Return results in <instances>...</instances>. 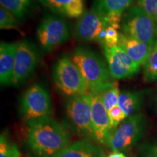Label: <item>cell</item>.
<instances>
[{
    "mask_svg": "<svg viewBox=\"0 0 157 157\" xmlns=\"http://www.w3.org/2000/svg\"><path fill=\"white\" fill-rule=\"evenodd\" d=\"M27 123L26 144L34 157H56L69 146L67 129L50 117Z\"/></svg>",
    "mask_w": 157,
    "mask_h": 157,
    "instance_id": "cell-1",
    "label": "cell"
},
{
    "mask_svg": "<svg viewBox=\"0 0 157 157\" xmlns=\"http://www.w3.org/2000/svg\"><path fill=\"white\" fill-rule=\"evenodd\" d=\"M71 58L79 69L90 93L98 91L113 82L105 63L99 55L90 49L76 48Z\"/></svg>",
    "mask_w": 157,
    "mask_h": 157,
    "instance_id": "cell-2",
    "label": "cell"
},
{
    "mask_svg": "<svg viewBox=\"0 0 157 157\" xmlns=\"http://www.w3.org/2000/svg\"><path fill=\"white\" fill-rule=\"evenodd\" d=\"M52 78L57 89L68 98L90 93L79 69L68 56H63L57 60Z\"/></svg>",
    "mask_w": 157,
    "mask_h": 157,
    "instance_id": "cell-3",
    "label": "cell"
},
{
    "mask_svg": "<svg viewBox=\"0 0 157 157\" xmlns=\"http://www.w3.org/2000/svg\"><path fill=\"white\" fill-rule=\"evenodd\" d=\"M122 34L154 47L156 42L157 23L140 7H132L123 15Z\"/></svg>",
    "mask_w": 157,
    "mask_h": 157,
    "instance_id": "cell-4",
    "label": "cell"
},
{
    "mask_svg": "<svg viewBox=\"0 0 157 157\" xmlns=\"http://www.w3.org/2000/svg\"><path fill=\"white\" fill-rule=\"evenodd\" d=\"M146 127L145 117L135 113L122 121L110 133L106 146L113 151H126L142 137Z\"/></svg>",
    "mask_w": 157,
    "mask_h": 157,
    "instance_id": "cell-5",
    "label": "cell"
},
{
    "mask_svg": "<svg viewBox=\"0 0 157 157\" xmlns=\"http://www.w3.org/2000/svg\"><path fill=\"white\" fill-rule=\"evenodd\" d=\"M66 112L76 134L80 137L93 140L90 93L68 98L66 105Z\"/></svg>",
    "mask_w": 157,
    "mask_h": 157,
    "instance_id": "cell-6",
    "label": "cell"
},
{
    "mask_svg": "<svg viewBox=\"0 0 157 157\" xmlns=\"http://www.w3.org/2000/svg\"><path fill=\"white\" fill-rule=\"evenodd\" d=\"M52 101L46 88L35 84L25 91L21 101V117L27 122L50 117Z\"/></svg>",
    "mask_w": 157,
    "mask_h": 157,
    "instance_id": "cell-7",
    "label": "cell"
},
{
    "mask_svg": "<svg viewBox=\"0 0 157 157\" xmlns=\"http://www.w3.org/2000/svg\"><path fill=\"white\" fill-rule=\"evenodd\" d=\"M36 34L42 48L50 52L68 40L70 36L69 26L63 17L48 15L39 25Z\"/></svg>",
    "mask_w": 157,
    "mask_h": 157,
    "instance_id": "cell-8",
    "label": "cell"
},
{
    "mask_svg": "<svg viewBox=\"0 0 157 157\" xmlns=\"http://www.w3.org/2000/svg\"><path fill=\"white\" fill-rule=\"evenodd\" d=\"M39 52L36 46L29 40L17 42L12 84L20 86L34 73L39 62Z\"/></svg>",
    "mask_w": 157,
    "mask_h": 157,
    "instance_id": "cell-9",
    "label": "cell"
},
{
    "mask_svg": "<svg viewBox=\"0 0 157 157\" xmlns=\"http://www.w3.org/2000/svg\"><path fill=\"white\" fill-rule=\"evenodd\" d=\"M103 51L110 74L116 79L130 78L140 71V65L135 63L119 45L104 48Z\"/></svg>",
    "mask_w": 157,
    "mask_h": 157,
    "instance_id": "cell-10",
    "label": "cell"
},
{
    "mask_svg": "<svg viewBox=\"0 0 157 157\" xmlns=\"http://www.w3.org/2000/svg\"><path fill=\"white\" fill-rule=\"evenodd\" d=\"M109 26L105 17L93 9L84 12L75 26V36L84 42H98L103 29Z\"/></svg>",
    "mask_w": 157,
    "mask_h": 157,
    "instance_id": "cell-11",
    "label": "cell"
},
{
    "mask_svg": "<svg viewBox=\"0 0 157 157\" xmlns=\"http://www.w3.org/2000/svg\"><path fill=\"white\" fill-rule=\"evenodd\" d=\"M90 95L92 98L93 140L100 144L106 145L110 133L112 131L109 112L104 106L98 92H92Z\"/></svg>",
    "mask_w": 157,
    "mask_h": 157,
    "instance_id": "cell-12",
    "label": "cell"
},
{
    "mask_svg": "<svg viewBox=\"0 0 157 157\" xmlns=\"http://www.w3.org/2000/svg\"><path fill=\"white\" fill-rule=\"evenodd\" d=\"M17 43L1 42L0 45V82L2 85H10L13 82V71Z\"/></svg>",
    "mask_w": 157,
    "mask_h": 157,
    "instance_id": "cell-13",
    "label": "cell"
},
{
    "mask_svg": "<svg viewBox=\"0 0 157 157\" xmlns=\"http://www.w3.org/2000/svg\"><path fill=\"white\" fill-rule=\"evenodd\" d=\"M119 45L127 55L140 66H144L150 56L153 47L136 39L120 34Z\"/></svg>",
    "mask_w": 157,
    "mask_h": 157,
    "instance_id": "cell-14",
    "label": "cell"
},
{
    "mask_svg": "<svg viewBox=\"0 0 157 157\" xmlns=\"http://www.w3.org/2000/svg\"><path fill=\"white\" fill-rule=\"evenodd\" d=\"M43 5L71 18L79 17L84 12V0H39Z\"/></svg>",
    "mask_w": 157,
    "mask_h": 157,
    "instance_id": "cell-15",
    "label": "cell"
},
{
    "mask_svg": "<svg viewBox=\"0 0 157 157\" xmlns=\"http://www.w3.org/2000/svg\"><path fill=\"white\" fill-rule=\"evenodd\" d=\"M56 157H103V153L98 146L85 139L71 143Z\"/></svg>",
    "mask_w": 157,
    "mask_h": 157,
    "instance_id": "cell-16",
    "label": "cell"
},
{
    "mask_svg": "<svg viewBox=\"0 0 157 157\" xmlns=\"http://www.w3.org/2000/svg\"><path fill=\"white\" fill-rule=\"evenodd\" d=\"M143 103V95L140 92L123 90L119 97V106L127 117L135 114Z\"/></svg>",
    "mask_w": 157,
    "mask_h": 157,
    "instance_id": "cell-17",
    "label": "cell"
},
{
    "mask_svg": "<svg viewBox=\"0 0 157 157\" xmlns=\"http://www.w3.org/2000/svg\"><path fill=\"white\" fill-rule=\"evenodd\" d=\"M133 0H94L93 9L103 16L110 13H123Z\"/></svg>",
    "mask_w": 157,
    "mask_h": 157,
    "instance_id": "cell-18",
    "label": "cell"
},
{
    "mask_svg": "<svg viewBox=\"0 0 157 157\" xmlns=\"http://www.w3.org/2000/svg\"><path fill=\"white\" fill-rule=\"evenodd\" d=\"M97 92H98L101 95L104 106L108 112L114 107L117 106L120 91L119 90L117 82L113 81L105 85V87L98 90Z\"/></svg>",
    "mask_w": 157,
    "mask_h": 157,
    "instance_id": "cell-19",
    "label": "cell"
},
{
    "mask_svg": "<svg viewBox=\"0 0 157 157\" xmlns=\"http://www.w3.org/2000/svg\"><path fill=\"white\" fill-rule=\"evenodd\" d=\"M143 76L146 82H157V41L148 60L143 66Z\"/></svg>",
    "mask_w": 157,
    "mask_h": 157,
    "instance_id": "cell-20",
    "label": "cell"
},
{
    "mask_svg": "<svg viewBox=\"0 0 157 157\" xmlns=\"http://www.w3.org/2000/svg\"><path fill=\"white\" fill-rule=\"evenodd\" d=\"M1 7L10 12L17 18L23 19L26 14L29 2L25 0H0Z\"/></svg>",
    "mask_w": 157,
    "mask_h": 157,
    "instance_id": "cell-21",
    "label": "cell"
},
{
    "mask_svg": "<svg viewBox=\"0 0 157 157\" xmlns=\"http://www.w3.org/2000/svg\"><path fill=\"white\" fill-rule=\"evenodd\" d=\"M0 157H22L16 145L10 142L5 134L1 135Z\"/></svg>",
    "mask_w": 157,
    "mask_h": 157,
    "instance_id": "cell-22",
    "label": "cell"
},
{
    "mask_svg": "<svg viewBox=\"0 0 157 157\" xmlns=\"http://www.w3.org/2000/svg\"><path fill=\"white\" fill-rule=\"evenodd\" d=\"M17 26H18V21L17 17L4 7H0L1 29H17Z\"/></svg>",
    "mask_w": 157,
    "mask_h": 157,
    "instance_id": "cell-23",
    "label": "cell"
},
{
    "mask_svg": "<svg viewBox=\"0 0 157 157\" xmlns=\"http://www.w3.org/2000/svg\"><path fill=\"white\" fill-rule=\"evenodd\" d=\"M120 34L121 33H119L118 31V29L112 26H108L105 39L101 44V46L104 49L119 45Z\"/></svg>",
    "mask_w": 157,
    "mask_h": 157,
    "instance_id": "cell-24",
    "label": "cell"
},
{
    "mask_svg": "<svg viewBox=\"0 0 157 157\" xmlns=\"http://www.w3.org/2000/svg\"><path fill=\"white\" fill-rule=\"evenodd\" d=\"M139 7L157 23V0H139Z\"/></svg>",
    "mask_w": 157,
    "mask_h": 157,
    "instance_id": "cell-25",
    "label": "cell"
},
{
    "mask_svg": "<svg viewBox=\"0 0 157 157\" xmlns=\"http://www.w3.org/2000/svg\"><path fill=\"white\" fill-rule=\"evenodd\" d=\"M109 115L112 129L117 128L122 121H124L126 118H127L118 105L109 111Z\"/></svg>",
    "mask_w": 157,
    "mask_h": 157,
    "instance_id": "cell-26",
    "label": "cell"
},
{
    "mask_svg": "<svg viewBox=\"0 0 157 157\" xmlns=\"http://www.w3.org/2000/svg\"><path fill=\"white\" fill-rule=\"evenodd\" d=\"M147 157H157V145L154 146L148 152Z\"/></svg>",
    "mask_w": 157,
    "mask_h": 157,
    "instance_id": "cell-27",
    "label": "cell"
},
{
    "mask_svg": "<svg viewBox=\"0 0 157 157\" xmlns=\"http://www.w3.org/2000/svg\"><path fill=\"white\" fill-rule=\"evenodd\" d=\"M107 157H126L125 155L121 151H113Z\"/></svg>",
    "mask_w": 157,
    "mask_h": 157,
    "instance_id": "cell-28",
    "label": "cell"
},
{
    "mask_svg": "<svg viewBox=\"0 0 157 157\" xmlns=\"http://www.w3.org/2000/svg\"><path fill=\"white\" fill-rule=\"evenodd\" d=\"M25 1H28V0H25Z\"/></svg>",
    "mask_w": 157,
    "mask_h": 157,
    "instance_id": "cell-29",
    "label": "cell"
}]
</instances>
